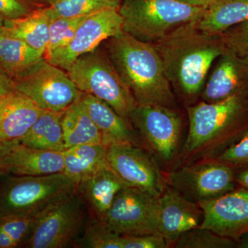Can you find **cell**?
Listing matches in <instances>:
<instances>
[{
    "label": "cell",
    "mask_w": 248,
    "mask_h": 248,
    "mask_svg": "<svg viewBox=\"0 0 248 248\" xmlns=\"http://www.w3.org/2000/svg\"><path fill=\"white\" fill-rule=\"evenodd\" d=\"M153 44L171 86L190 98L198 95L213 62L226 51L221 35L200 31L195 22L184 24Z\"/></svg>",
    "instance_id": "6da1fadb"
},
{
    "label": "cell",
    "mask_w": 248,
    "mask_h": 248,
    "mask_svg": "<svg viewBox=\"0 0 248 248\" xmlns=\"http://www.w3.org/2000/svg\"><path fill=\"white\" fill-rule=\"evenodd\" d=\"M104 42L108 57L138 106L172 108L175 98L172 86L153 43L142 42L123 31Z\"/></svg>",
    "instance_id": "7a4b0ae2"
},
{
    "label": "cell",
    "mask_w": 248,
    "mask_h": 248,
    "mask_svg": "<svg viewBox=\"0 0 248 248\" xmlns=\"http://www.w3.org/2000/svg\"><path fill=\"white\" fill-rule=\"evenodd\" d=\"M189 130L183 152L198 159L226 149L248 133V97L232 96L187 108Z\"/></svg>",
    "instance_id": "3957f363"
},
{
    "label": "cell",
    "mask_w": 248,
    "mask_h": 248,
    "mask_svg": "<svg viewBox=\"0 0 248 248\" xmlns=\"http://www.w3.org/2000/svg\"><path fill=\"white\" fill-rule=\"evenodd\" d=\"M205 9L178 0H121L118 12L124 32L155 43L184 24L198 20Z\"/></svg>",
    "instance_id": "277c9868"
},
{
    "label": "cell",
    "mask_w": 248,
    "mask_h": 248,
    "mask_svg": "<svg viewBox=\"0 0 248 248\" xmlns=\"http://www.w3.org/2000/svg\"><path fill=\"white\" fill-rule=\"evenodd\" d=\"M66 72L79 91L107 103L125 120L138 107L105 50L99 47L79 57Z\"/></svg>",
    "instance_id": "5b68a950"
},
{
    "label": "cell",
    "mask_w": 248,
    "mask_h": 248,
    "mask_svg": "<svg viewBox=\"0 0 248 248\" xmlns=\"http://www.w3.org/2000/svg\"><path fill=\"white\" fill-rule=\"evenodd\" d=\"M64 173L45 176H11L0 185V216L37 214L78 190Z\"/></svg>",
    "instance_id": "8992f818"
},
{
    "label": "cell",
    "mask_w": 248,
    "mask_h": 248,
    "mask_svg": "<svg viewBox=\"0 0 248 248\" xmlns=\"http://www.w3.org/2000/svg\"><path fill=\"white\" fill-rule=\"evenodd\" d=\"M85 221L84 202L77 190L41 212L24 247H71L84 231Z\"/></svg>",
    "instance_id": "52a82bcc"
},
{
    "label": "cell",
    "mask_w": 248,
    "mask_h": 248,
    "mask_svg": "<svg viewBox=\"0 0 248 248\" xmlns=\"http://www.w3.org/2000/svg\"><path fill=\"white\" fill-rule=\"evenodd\" d=\"M15 89L31 98L41 108L62 112L79 100L77 89L64 70L45 58L14 78Z\"/></svg>",
    "instance_id": "ba28073f"
},
{
    "label": "cell",
    "mask_w": 248,
    "mask_h": 248,
    "mask_svg": "<svg viewBox=\"0 0 248 248\" xmlns=\"http://www.w3.org/2000/svg\"><path fill=\"white\" fill-rule=\"evenodd\" d=\"M158 198L134 187L116 195L104 223L121 236L158 233Z\"/></svg>",
    "instance_id": "9c48e42d"
},
{
    "label": "cell",
    "mask_w": 248,
    "mask_h": 248,
    "mask_svg": "<svg viewBox=\"0 0 248 248\" xmlns=\"http://www.w3.org/2000/svg\"><path fill=\"white\" fill-rule=\"evenodd\" d=\"M109 169L128 187L159 198L166 181L154 159L138 145L115 143L108 147Z\"/></svg>",
    "instance_id": "30bf717a"
},
{
    "label": "cell",
    "mask_w": 248,
    "mask_h": 248,
    "mask_svg": "<svg viewBox=\"0 0 248 248\" xmlns=\"http://www.w3.org/2000/svg\"><path fill=\"white\" fill-rule=\"evenodd\" d=\"M168 183L198 203L234 190L236 181L233 168L215 160L176 170L170 173Z\"/></svg>",
    "instance_id": "8fae6325"
},
{
    "label": "cell",
    "mask_w": 248,
    "mask_h": 248,
    "mask_svg": "<svg viewBox=\"0 0 248 248\" xmlns=\"http://www.w3.org/2000/svg\"><path fill=\"white\" fill-rule=\"evenodd\" d=\"M130 123L161 161L174 158L182 132V120L172 108L138 106L130 116Z\"/></svg>",
    "instance_id": "7c38bea8"
},
{
    "label": "cell",
    "mask_w": 248,
    "mask_h": 248,
    "mask_svg": "<svg viewBox=\"0 0 248 248\" xmlns=\"http://www.w3.org/2000/svg\"><path fill=\"white\" fill-rule=\"evenodd\" d=\"M121 31L122 18L118 9L98 11L84 19L66 46L55 50L45 59L66 71L79 57L95 50L104 41Z\"/></svg>",
    "instance_id": "4fadbf2b"
},
{
    "label": "cell",
    "mask_w": 248,
    "mask_h": 248,
    "mask_svg": "<svg viewBox=\"0 0 248 248\" xmlns=\"http://www.w3.org/2000/svg\"><path fill=\"white\" fill-rule=\"evenodd\" d=\"M203 210L201 228L237 241L248 232V190L241 187L198 203Z\"/></svg>",
    "instance_id": "5bb4252c"
},
{
    "label": "cell",
    "mask_w": 248,
    "mask_h": 248,
    "mask_svg": "<svg viewBox=\"0 0 248 248\" xmlns=\"http://www.w3.org/2000/svg\"><path fill=\"white\" fill-rule=\"evenodd\" d=\"M203 218L200 205L173 187H166L158 198V233L170 243L175 242L186 232L200 227Z\"/></svg>",
    "instance_id": "9a60e30c"
},
{
    "label": "cell",
    "mask_w": 248,
    "mask_h": 248,
    "mask_svg": "<svg viewBox=\"0 0 248 248\" xmlns=\"http://www.w3.org/2000/svg\"><path fill=\"white\" fill-rule=\"evenodd\" d=\"M218 58L202 93L204 102H218L235 95L248 97V60L228 51Z\"/></svg>",
    "instance_id": "2e32d148"
},
{
    "label": "cell",
    "mask_w": 248,
    "mask_h": 248,
    "mask_svg": "<svg viewBox=\"0 0 248 248\" xmlns=\"http://www.w3.org/2000/svg\"><path fill=\"white\" fill-rule=\"evenodd\" d=\"M6 174L16 176H45L63 172V152L31 148L15 141L4 161Z\"/></svg>",
    "instance_id": "e0dca14e"
},
{
    "label": "cell",
    "mask_w": 248,
    "mask_h": 248,
    "mask_svg": "<svg viewBox=\"0 0 248 248\" xmlns=\"http://www.w3.org/2000/svg\"><path fill=\"white\" fill-rule=\"evenodd\" d=\"M44 110L17 90L0 97V141L23 138Z\"/></svg>",
    "instance_id": "ac0fdd59"
},
{
    "label": "cell",
    "mask_w": 248,
    "mask_h": 248,
    "mask_svg": "<svg viewBox=\"0 0 248 248\" xmlns=\"http://www.w3.org/2000/svg\"><path fill=\"white\" fill-rule=\"evenodd\" d=\"M126 186L109 167H107L80 182L78 192L87 204L91 216L104 222L116 195Z\"/></svg>",
    "instance_id": "d6986e66"
},
{
    "label": "cell",
    "mask_w": 248,
    "mask_h": 248,
    "mask_svg": "<svg viewBox=\"0 0 248 248\" xmlns=\"http://www.w3.org/2000/svg\"><path fill=\"white\" fill-rule=\"evenodd\" d=\"M81 100L102 133L105 146L115 143L139 146L136 132L130 121L119 115L107 103L92 95L82 93Z\"/></svg>",
    "instance_id": "ffe728a7"
},
{
    "label": "cell",
    "mask_w": 248,
    "mask_h": 248,
    "mask_svg": "<svg viewBox=\"0 0 248 248\" xmlns=\"http://www.w3.org/2000/svg\"><path fill=\"white\" fill-rule=\"evenodd\" d=\"M50 23L47 8H38L24 17L4 20L0 34L23 41L44 57L48 43Z\"/></svg>",
    "instance_id": "44dd1931"
},
{
    "label": "cell",
    "mask_w": 248,
    "mask_h": 248,
    "mask_svg": "<svg viewBox=\"0 0 248 248\" xmlns=\"http://www.w3.org/2000/svg\"><path fill=\"white\" fill-rule=\"evenodd\" d=\"M62 125L66 149L81 145H104L102 133L91 119L81 98L63 111Z\"/></svg>",
    "instance_id": "7402d4cb"
},
{
    "label": "cell",
    "mask_w": 248,
    "mask_h": 248,
    "mask_svg": "<svg viewBox=\"0 0 248 248\" xmlns=\"http://www.w3.org/2000/svg\"><path fill=\"white\" fill-rule=\"evenodd\" d=\"M248 20V0H215L195 24L203 32L218 35Z\"/></svg>",
    "instance_id": "603a6c76"
},
{
    "label": "cell",
    "mask_w": 248,
    "mask_h": 248,
    "mask_svg": "<svg viewBox=\"0 0 248 248\" xmlns=\"http://www.w3.org/2000/svg\"><path fill=\"white\" fill-rule=\"evenodd\" d=\"M108 147L103 144L81 145L63 151V173L78 184L99 170L108 167Z\"/></svg>",
    "instance_id": "cb8c5ba5"
},
{
    "label": "cell",
    "mask_w": 248,
    "mask_h": 248,
    "mask_svg": "<svg viewBox=\"0 0 248 248\" xmlns=\"http://www.w3.org/2000/svg\"><path fill=\"white\" fill-rule=\"evenodd\" d=\"M62 112L44 110L40 117L19 143L31 148L46 151L63 152L65 148L62 130Z\"/></svg>",
    "instance_id": "d4e9b609"
},
{
    "label": "cell",
    "mask_w": 248,
    "mask_h": 248,
    "mask_svg": "<svg viewBox=\"0 0 248 248\" xmlns=\"http://www.w3.org/2000/svg\"><path fill=\"white\" fill-rule=\"evenodd\" d=\"M43 55L23 41L0 34V66L14 79Z\"/></svg>",
    "instance_id": "484cf974"
},
{
    "label": "cell",
    "mask_w": 248,
    "mask_h": 248,
    "mask_svg": "<svg viewBox=\"0 0 248 248\" xmlns=\"http://www.w3.org/2000/svg\"><path fill=\"white\" fill-rule=\"evenodd\" d=\"M41 212L34 215L0 216V248L24 246Z\"/></svg>",
    "instance_id": "4316f807"
},
{
    "label": "cell",
    "mask_w": 248,
    "mask_h": 248,
    "mask_svg": "<svg viewBox=\"0 0 248 248\" xmlns=\"http://www.w3.org/2000/svg\"><path fill=\"white\" fill-rule=\"evenodd\" d=\"M121 0H56L48 6L50 19L79 17L107 9H118Z\"/></svg>",
    "instance_id": "83f0119b"
},
{
    "label": "cell",
    "mask_w": 248,
    "mask_h": 248,
    "mask_svg": "<svg viewBox=\"0 0 248 248\" xmlns=\"http://www.w3.org/2000/svg\"><path fill=\"white\" fill-rule=\"evenodd\" d=\"M78 246L88 248H123V236L110 231L104 222L91 216Z\"/></svg>",
    "instance_id": "f1b7e54d"
},
{
    "label": "cell",
    "mask_w": 248,
    "mask_h": 248,
    "mask_svg": "<svg viewBox=\"0 0 248 248\" xmlns=\"http://www.w3.org/2000/svg\"><path fill=\"white\" fill-rule=\"evenodd\" d=\"M174 244L177 248H236V241L234 240L200 226L186 232Z\"/></svg>",
    "instance_id": "f546056e"
},
{
    "label": "cell",
    "mask_w": 248,
    "mask_h": 248,
    "mask_svg": "<svg viewBox=\"0 0 248 248\" xmlns=\"http://www.w3.org/2000/svg\"><path fill=\"white\" fill-rule=\"evenodd\" d=\"M88 16L50 19L48 43L44 58L46 59L55 50L66 46L74 37L81 23Z\"/></svg>",
    "instance_id": "4dcf8cb0"
},
{
    "label": "cell",
    "mask_w": 248,
    "mask_h": 248,
    "mask_svg": "<svg viewBox=\"0 0 248 248\" xmlns=\"http://www.w3.org/2000/svg\"><path fill=\"white\" fill-rule=\"evenodd\" d=\"M226 51L248 61V20L221 34Z\"/></svg>",
    "instance_id": "1f68e13d"
},
{
    "label": "cell",
    "mask_w": 248,
    "mask_h": 248,
    "mask_svg": "<svg viewBox=\"0 0 248 248\" xmlns=\"http://www.w3.org/2000/svg\"><path fill=\"white\" fill-rule=\"evenodd\" d=\"M217 161L234 168L248 166V133L217 156Z\"/></svg>",
    "instance_id": "d6a6232c"
},
{
    "label": "cell",
    "mask_w": 248,
    "mask_h": 248,
    "mask_svg": "<svg viewBox=\"0 0 248 248\" xmlns=\"http://www.w3.org/2000/svg\"><path fill=\"white\" fill-rule=\"evenodd\" d=\"M123 236V248H167L170 243L159 233Z\"/></svg>",
    "instance_id": "836d02e7"
},
{
    "label": "cell",
    "mask_w": 248,
    "mask_h": 248,
    "mask_svg": "<svg viewBox=\"0 0 248 248\" xmlns=\"http://www.w3.org/2000/svg\"><path fill=\"white\" fill-rule=\"evenodd\" d=\"M30 0H0V17L4 20L27 16L38 9Z\"/></svg>",
    "instance_id": "e575fe53"
},
{
    "label": "cell",
    "mask_w": 248,
    "mask_h": 248,
    "mask_svg": "<svg viewBox=\"0 0 248 248\" xmlns=\"http://www.w3.org/2000/svg\"><path fill=\"white\" fill-rule=\"evenodd\" d=\"M15 90L14 79L0 66V97Z\"/></svg>",
    "instance_id": "d590c367"
},
{
    "label": "cell",
    "mask_w": 248,
    "mask_h": 248,
    "mask_svg": "<svg viewBox=\"0 0 248 248\" xmlns=\"http://www.w3.org/2000/svg\"><path fill=\"white\" fill-rule=\"evenodd\" d=\"M234 169H239L237 172L234 173L236 183H237L243 188L248 190V166L234 168Z\"/></svg>",
    "instance_id": "8d00e7d4"
},
{
    "label": "cell",
    "mask_w": 248,
    "mask_h": 248,
    "mask_svg": "<svg viewBox=\"0 0 248 248\" xmlns=\"http://www.w3.org/2000/svg\"><path fill=\"white\" fill-rule=\"evenodd\" d=\"M15 141H0V177L6 175L5 172L4 161L6 153L10 148L14 144Z\"/></svg>",
    "instance_id": "74e56055"
},
{
    "label": "cell",
    "mask_w": 248,
    "mask_h": 248,
    "mask_svg": "<svg viewBox=\"0 0 248 248\" xmlns=\"http://www.w3.org/2000/svg\"><path fill=\"white\" fill-rule=\"evenodd\" d=\"M178 1L191 5V6L208 7L209 5L212 4L215 0H178Z\"/></svg>",
    "instance_id": "f35d334b"
},
{
    "label": "cell",
    "mask_w": 248,
    "mask_h": 248,
    "mask_svg": "<svg viewBox=\"0 0 248 248\" xmlns=\"http://www.w3.org/2000/svg\"><path fill=\"white\" fill-rule=\"evenodd\" d=\"M236 248H248V232L241 235L236 241Z\"/></svg>",
    "instance_id": "ab89813d"
},
{
    "label": "cell",
    "mask_w": 248,
    "mask_h": 248,
    "mask_svg": "<svg viewBox=\"0 0 248 248\" xmlns=\"http://www.w3.org/2000/svg\"><path fill=\"white\" fill-rule=\"evenodd\" d=\"M31 2L33 3L38 7H48L53 4L56 0H30Z\"/></svg>",
    "instance_id": "60d3db41"
},
{
    "label": "cell",
    "mask_w": 248,
    "mask_h": 248,
    "mask_svg": "<svg viewBox=\"0 0 248 248\" xmlns=\"http://www.w3.org/2000/svg\"><path fill=\"white\" fill-rule=\"evenodd\" d=\"M4 19L0 17V32H1V29H2L3 26H4Z\"/></svg>",
    "instance_id": "b9f144b4"
}]
</instances>
